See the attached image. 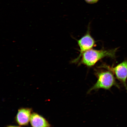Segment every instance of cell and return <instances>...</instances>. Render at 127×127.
Returning a JSON list of instances; mask_svg holds the SVG:
<instances>
[{
    "label": "cell",
    "mask_w": 127,
    "mask_h": 127,
    "mask_svg": "<svg viewBox=\"0 0 127 127\" xmlns=\"http://www.w3.org/2000/svg\"><path fill=\"white\" fill-rule=\"evenodd\" d=\"M30 123L32 127H51V125L45 118L35 112L32 114Z\"/></svg>",
    "instance_id": "obj_6"
},
{
    "label": "cell",
    "mask_w": 127,
    "mask_h": 127,
    "mask_svg": "<svg viewBox=\"0 0 127 127\" xmlns=\"http://www.w3.org/2000/svg\"><path fill=\"white\" fill-rule=\"evenodd\" d=\"M32 109L28 108L19 109L15 117L16 122L20 126H26L30 122Z\"/></svg>",
    "instance_id": "obj_5"
},
{
    "label": "cell",
    "mask_w": 127,
    "mask_h": 127,
    "mask_svg": "<svg viewBox=\"0 0 127 127\" xmlns=\"http://www.w3.org/2000/svg\"><path fill=\"white\" fill-rule=\"evenodd\" d=\"M117 50L118 48L100 50L90 49L82 55L79 64H83L90 67L94 66L99 60L106 57L115 59Z\"/></svg>",
    "instance_id": "obj_1"
},
{
    "label": "cell",
    "mask_w": 127,
    "mask_h": 127,
    "mask_svg": "<svg viewBox=\"0 0 127 127\" xmlns=\"http://www.w3.org/2000/svg\"><path fill=\"white\" fill-rule=\"evenodd\" d=\"M95 74L97 78V81L95 85L88 90L87 93H90L93 90L101 89L109 90L114 86L120 88V85L117 83L114 74L112 71L108 70H106L96 69Z\"/></svg>",
    "instance_id": "obj_2"
},
{
    "label": "cell",
    "mask_w": 127,
    "mask_h": 127,
    "mask_svg": "<svg viewBox=\"0 0 127 127\" xmlns=\"http://www.w3.org/2000/svg\"><path fill=\"white\" fill-rule=\"evenodd\" d=\"M99 0H85V2L87 3L92 4L96 3Z\"/></svg>",
    "instance_id": "obj_7"
},
{
    "label": "cell",
    "mask_w": 127,
    "mask_h": 127,
    "mask_svg": "<svg viewBox=\"0 0 127 127\" xmlns=\"http://www.w3.org/2000/svg\"><path fill=\"white\" fill-rule=\"evenodd\" d=\"M7 127H21L20 126H13V125H9V126H8Z\"/></svg>",
    "instance_id": "obj_8"
},
{
    "label": "cell",
    "mask_w": 127,
    "mask_h": 127,
    "mask_svg": "<svg viewBox=\"0 0 127 127\" xmlns=\"http://www.w3.org/2000/svg\"><path fill=\"white\" fill-rule=\"evenodd\" d=\"M99 67L112 71L117 79L123 84L127 92V60L115 66L103 64Z\"/></svg>",
    "instance_id": "obj_3"
},
{
    "label": "cell",
    "mask_w": 127,
    "mask_h": 127,
    "mask_svg": "<svg viewBox=\"0 0 127 127\" xmlns=\"http://www.w3.org/2000/svg\"><path fill=\"white\" fill-rule=\"evenodd\" d=\"M96 42L90 34V29L89 28L86 33L77 40V43L80 49V53L78 56L73 60L71 62L76 63L79 62L84 53L96 46Z\"/></svg>",
    "instance_id": "obj_4"
}]
</instances>
